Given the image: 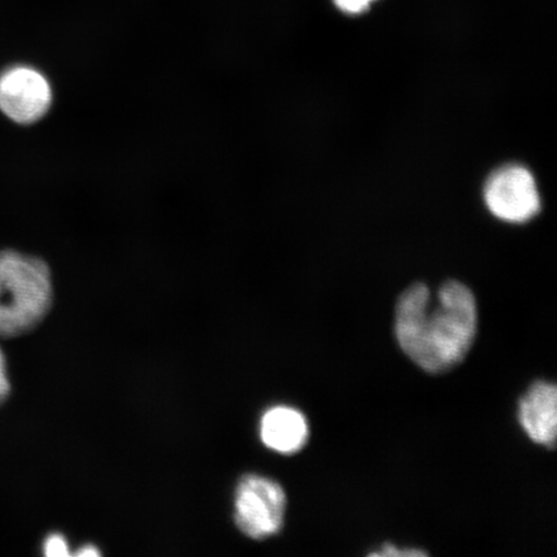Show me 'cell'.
<instances>
[{
	"mask_svg": "<svg viewBox=\"0 0 557 557\" xmlns=\"http://www.w3.org/2000/svg\"><path fill=\"white\" fill-rule=\"evenodd\" d=\"M476 329V299L457 281L445 282L434 301L428 285L416 283L396 304V338L407 357L429 373H445L462 363Z\"/></svg>",
	"mask_w": 557,
	"mask_h": 557,
	"instance_id": "6da1fadb",
	"label": "cell"
},
{
	"mask_svg": "<svg viewBox=\"0 0 557 557\" xmlns=\"http://www.w3.org/2000/svg\"><path fill=\"white\" fill-rule=\"evenodd\" d=\"M53 302L50 267L18 250H0V337L16 338L44 322Z\"/></svg>",
	"mask_w": 557,
	"mask_h": 557,
	"instance_id": "7a4b0ae2",
	"label": "cell"
},
{
	"mask_svg": "<svg viewBox=\"0 0 557 557\" xmlns=\"http://www.w3.org/2000/svg\"><path fill=\"white\" fill-rule=\"evenodd\" d=\"M287 498L281 484L274 480L247 475L235 493V522L240 531L253 540H263L281 531Z\"/></svg>",
	"mask_w": 557,
	"mask_h": 557,
	"instance_id": "3957f363",
	"label": "cell"
},
{
	"mask_svg": "<svg viewBox=\"0 0 557 557\" xmlns=\"http://www.w3.org/2000/svg\"><path fill=\"white\" fill-rule=\"evenodd\" d=\"M484 199L493 215L511 224L532 220L541 209L533 174L520 164H506L492 172L484 186Z\"/></svg>",
	"mask_w": 557,
	"mask_h": 557,
	"instance_id": "277c9868",
	"label": "cell"
},
{
	"mask_svg": "<svg viewBox=\"0 0 557 557\" xmlns=\"http://www.w3.org/2000/svg\"><path fill=\"white\" fill-rule=\"evenodd\" d=\"M53 89L39 70L16 65L0 74V111L21 125L38 123L50 113Z\"/></svg>",
	"mask_w": 557,
	"mask_h": 557,
	"instance_id": "5b68a950",
	"label": "cell"
},
{
	"mask_svg": "<svg viewBox=\"0 0 557 557\" xmlns=\"http://www.w3.org/2000/svg\"><path fill=\"white\" fill-rule=\"evenodd\" d=\"M519 421L535 444L554 449L557 434V389L554 383L534 382L519 403Z\"/></svg>",
	"mask_w": 557,
	"mask_h": 557,
	"instance_id": "8992f818",
	"label": "cell"
},
{
	"mask_svg": "<svg viewBox=\"0 0 557 557\" xmlns=\"http://www.w3.org/2000/svg\"><path fill=\"white\" fill-rule=\"evenodd\" d=\"M261 437L270 449L294 455L308 443L309 424L297 409L275 407L262 417Z\"/></svg>",
	"mask_w": 557,
	"mask_h": 557,
	"instance_id": "52a82bcc",
	"label": "cell"
},
{
	"mask_svg": "<svg viewBox=\"0 0 557 557\" xmlns=\"http://www.w3.org/2000/svg\"><path fill=\"white\" fill-rule=\"evenodd\" d=\"M45 554L47 556H67L69 548L64 537L60 534H52L45 542Z\"/></svg>",
	"mask_w": 557,
	"mask_h": 557,
	"instance_id": "ba28073f",
	"label": "cell"
},
{
	"mask_svg": "<svg viewBox=\"0 0 557 557\" xmlns=\"http://www.w3.org/2000/svg\"><path fill=\"white\" fill-rule=\"evenodd\" d=\"M428 554L422 552V549H399L398 547L394 545H389V543H386V545H383L379 552L372 553L369 556H377V557H395V556H426Z\"/></svg>",
	"mask_w": 557,
	"mask_h": 557,
	"instance_id": "9c48e42d",
	"label": "cell"
},
{
	"mask_svg": "<svg viewBox=\"0 0 557 557\" xmlns=\"http://www.w3.org/2000/svg\"><path fill=\"white\" fill-rule=\"evenodd\" d=\"M333 2L341 11L358 15V13L367 11L374 0H333Z\"/></svg>",
	"mask_w": 557,
	"mask_h": 557,
	"instance_id": "30bf717a",
	"label": "cell"
},
{
	"mask_svg": "<svg viewBox=\"0 0 557 557\" xmlns=\"http://www.w3.org/2000/svg\"><path fill=\"white\" fill-rule=\"evenodd\" d=\"M11 382L7 374L5 358L2 348H0V407L10 398Z\"/></svg>",
	"mask_w": 557,
	"mask_h": 557,
	"instance_id": "8fae6325",
	"label": "cell"
},
{
	"mask_svg": "<svg viewBox=\"0 0 557 557\" xmlns=\"http://www.w3.org/2000/svg\"><path fill=\"white\" fill-rule=\"evenodd\" d=\"M76 555H78V556H100V552L95 546H85V547L81 548V552Z\"/></svg>",
	"mask_w": 557,
	"mask_h": 557,
	"instance_id": "7c38bea8",
	"label": "cell"
}]
</instances>
